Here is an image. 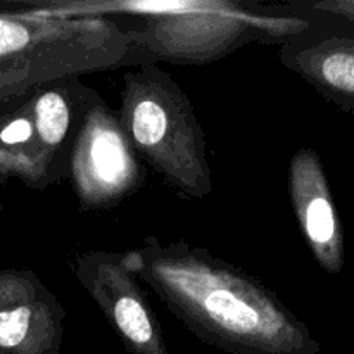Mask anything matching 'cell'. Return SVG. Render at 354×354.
I'll return each mask as SVG.
<instances>
[{
    "label": "cell",
    "instance_id": "6da1fadb",
    "mask_svg": "<svg viewBox=\"0 0 354 354\" xmlns=\"http://www.w3.org/2000/svg\"><path fill=\"white\" fill-rule=\"evenodd\" d=\"M124 254L138 280L206 344L230 354H320L277 292L206 248L149 235Z\"/></svg>",
    "mask_w": 354,
    "mask_h": 354
},
{
    "label": "cell",
    "instance_id": "7a4b0ae2",
    "mask_svg": "<svg viewBox=\"0 0 354 354\" xmlns=\"http://www.w3.org/2000/svg\"><path fill=\"white\" fill-rule=\"evenodd\" d=\"M52 10L68 17H102L104 12L118 10L144 17V26L130 31L152 64H203L230 55L251 41L283 45L317 26L303 16L256 14L242 3L221 0L55 3Z\"/></svg>",
    "mask_w": 354,
    "mask_h": 354
},
{
    "label": "cell",
    "instance_id": "3957f363",
    "mask_svg": "<svg viewBox=\"0 0 354 354\" xmlns=\"http://www.w3.org/2000/svg\"><path fill=\"white\" fill-rule=\"evenodd\" d=\"M121 124L142 162L190 199L213 194L207 144L189 95L156 64L123 73Z\"/></svg>",
    "mask_w": 354,
    "mask_h": 354
},
{
    "label": "cell",
    "instance_id": "277c9868",
    "mask_svg": "<svg viewBox=\"0 0 354 354\" xmlns=\"http://www.w3.org/2000/svg\"><path fill=\"white\" fill-rule=\"evenodd\" d=\"M152 64L131 31L111 19L48 9L0 12V68L28 66L48 83L124 66Z\"/></svg>",
    "mask_w": 354,
    "mask_h": 354
},
{
    "label": "cell",
    "instance_id": "5b68a950",
    "mask_svg": "<svg viewBox=\"0 0 354 354\" xmlns=\"http://www.w3.org/2000/svg\"><path fill=\"white\" fill-rule=\"evenodd\" d=\"M66 176L83 209H111L140 190L144 162L120 116L95 93L73 137Z\"/></svg>",
    "mask_w": 354,
    "mask_h": 354
},
{
    "label": "cell",
    "instance_id": "8992f818",
    "mask_svg": "<svg viewBox=\"0 0 354 354\" xmlns=\"http://www.w3.org/2000/svg\"><path fill=\"white\" fill-rule=\"evenodd\" d=\"M75 275L131 354H169L162 327L124 252H83Z\"/></svg>",
    "mask_w": 354,
    "mask_h": 354
},
{
    "label": "cell",
    "instance_id": "52a82bcc",
    "mask_svg": "<svg viewBox=\"0 0 354 354\" xmlns=\"http://www.w3.org/2000/svg\"><path fill=\"white\" fill-rule=\"evenodd\" d=\"M66 310L30 270H0V354H57Z\"/></svg>",
    "mask_w": 354,
    "mask_h": 354
},
{
    "label": "cell",
    "instance_id": "ba28073f",
    "mask_svg": "<svg viewBox=\"0 0 354 354\" xmlns=\"http://www.w3.org/2000/svg\"><path fill=\"white\" fill-rule=\"evenodd\" d=\"M289 197L303 237L320 268L339 275L344 268V232L335 209L324 162L303 147L289 161Z\"/></svg>",
    "mask_w": 354,
    "mask_h": 354
},
{
    "label": "cell",
    "instance_id": "9c48e42d",
    "mask_svg": "<svg viewBox=\"0 0 354 354\" xmlns=\"http://www.w3.org/2000/svg\"><path fill=\"white\" fill-rule=\"evenodd\" d=\"M279 61L325 100L354 114V35L315 26L283 44Z\"/></svg>",
    "mask_w": 354,
    "mask_h": 354
},
{
    "label": "cell",
    "instance_id": "30bf717a",
    "mask_svg": "<svg viewBox=\"0 0 354 354\" xmlns=\"http://www.w3.org/2000/svg\"><path fill=\"white\" fill-rule=\"evenodd\" d=\"M66 162L38 137L28 97L0 111V183L16 180L44 192L64 178Z\"/></svg>",
    "mask_w": 354,
    "mask_h": 354
},
{
    "label": "cell",
    "instance_id": "8fae6325",
    "mask_svg": "<svg viewBox=\"0 0 354 354\" xmlns=\"http://www.w3.org/2000/svg\"><path fill=\"white\" fill-rule=\"evenodd\" d=\"M97 92L86 88L78 78L47 83L28 95L38 137L52 151L68 156L83 113Z\"/></svg>",
    "mask_w": 354,
    "mask_h": 354
},
{
    "label": "cell",
    "instance_id": "7c38bea8",
    "mask_svg": "<svg viewBox=\"0 0 354 354\" xmlns=\"http://www.w3.org/2000/svg\"><path fill=\"white\" fill-rule=\"evenodd\" d=\"M44 85L47 80L28 66H3L0 68V111L26 99Z\"/></svg>",
    "mask_w": 354,
    "mask_h": 354
},
{
    "label": "cell",
    "instance_id": "4fadbf2b",
    "mask_svg": "<svg viewBox=\"0 0 354 354\" xmlns=\"http://www.w3.org/2000/svg\"><path fill=\"white\" fill-rule=\"evenodd\" d=\"M306 7L318 10L325 16L339 17L346 23L354 24V0H325V2L308 3Z\"/></svg>",
    "mask_w": 354,
    "mask_h": 354
}]
</instances>
